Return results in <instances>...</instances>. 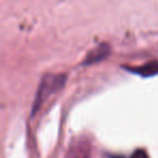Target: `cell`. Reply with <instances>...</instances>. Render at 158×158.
I'll return each instance as SVG.
<instances>
[{
	"label": "cell",
	"instance_id": "obj_3",
	"mask_svg": "<svg viewBox=\"0 0 158 158\" xmlns=\"http://www.w3.org/2000/svg\"><path fill=\"white\" fill-rule=\"evenodd\" d=\"M127 70H130L131 73L140 75L142 77H151L158 74V62H149V63L144 64L140 67H134L132 69Z\"/></svg>",
	"mask_w": 158,
	"mask_h": 158
},
{
	"label": "cell",
	"instance_id": "obj_1",
	"mask_svg": "<svg viewBox=\"0 0 158 158\" xmlns=\"http://www.w3.org/2000/svg\"><path fill=\"white\" fill-rule=\"evenodd\" d=\"M66 75L64 74H50L46 75L42 78L41 82L38 88L37 94H36L35 101L33 105V115L39 110L42 104L48 100L53 93L57 92L64 87L66 82Z\"/></svg>",
	"mask_w": 158,
	"mask_h": 158
},
{
	"label": "cell",
	"instance_id": "obj_2",
	"mask_svg": "<svg viewBox=\"0 0 158 158\" xmlns=\"http://www.w3.org/2000/svg\"><path fill=\"white\" fill-rule=\"evenodd\" d=\"M110 53V47L106 44H101L91 51H89L87 56L85 57L82 65H92L98 62H101L104 60Z\"/></svg>",
	"mask_w": 158,
	"mask_h": 158
}]
</instances>
